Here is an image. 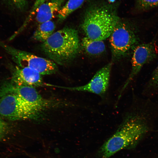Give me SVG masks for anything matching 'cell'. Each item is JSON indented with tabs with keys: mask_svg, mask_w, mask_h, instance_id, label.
Instances as JSON below:
<instances>
[{
	"mask_svg": "<svg viewBox=\"0 0 158 158\" xmlns=\"http://www.w3.org/2000/svg\"><path fill=\"white\" fill-rule=\"evenodd\" d=\"M47 0H36L32 9L29 15L27 20H30L33 15H35V12L39 7L42 4L47 1Z\"/></svg>",
	"mask_w": 158,
	"mask_h": 158,
	"instance_id": "d6986e66",
	"label": "cell"
},
{
	"mask_svg": "<svg viewBox=\"0 0 158 158\" xmlns=\"http://www.w3.org/2000/svg\"><path fill=\"white\" fill-rule=\"evenodd\" d=\"M40 112L19 97L11 81L4 83L0 88V116L3 118L11 121L34 119Z\"/></svg>",
	"mask_w": 158,
	"mask_h": 158,
	"instance_id": "277c9868",
	"label": "cell"
},
{
	"mask_svg": "<svg viewBox=\"0 0 158 158\" xmlns=\"http://www.w3.org/2000/svg\"><path fill=\"white\" fill-rule=\"evenodd\" d=\"M144 119L139 115L128 117L99 148L98 158H109L122 150L131 147L148 130Z\"/></svg>",
	"mask_w": 158,
	"mask_h": 158,
	"instance_id": "7a4b0ae2",
	"label": "cell"
},
{
	"mask_svg": "<svg viewBox=\"0 0 158 158\" xmlns=\"http://www.w3.org/2000/svg\"><path fill=\"white\" fill-rule=\"evenodd\" d=\"M85 0H68L59 11L57 16L58 21L61 23L72 13L79 8Z\"/></svg>",
	"mask_w": 158,
	"mask_h": 158,
	"instance_id": "5bb4252c",
	"label": "cell"
},
{
	"mask_svg": "<svg viewBox=\"0 0 158 158\" xmlns=\"http://www.w3.org/2000/svg\"><path fill=\"white\" fill-rule=\"evenodd\" d=\"M55 28L54 23L51 20L39 24L33 34V38L43 43L54 32Z\"/></svg>",
	"mask_w": 158,
	"mask_h": 158,
	"instance_id": "7c38bea8",
	"label": "cell"
},
{
	"mask_svg": "<svg viewBox=\"0 0 158 158\" xmlns=\"http://www.w3.org/2000/svg\"><path fill=\"white\" fill-rule=\"evenodd\" d=\"M138 6L142 10H147L158 6V0H137Z\"/></svg>",
	"mask_w": 158,
	"mask_h": 158,
	"instance_id": "2e32d148",
	"label": "cell"
},
{
	"mask_svg": "<svg viewBox=\"0 0 158 158\" xmlns=\"http://www.w3.org/2000/svg\"><path fill=\"white\" fill-rule=\"evenodd\" d=\"M81 45L87 53L92 55L100 54L105 50L103 41L92 40L86 37L83 38Z\"/></svg>",
	"mask_w": 158,
	"mask_h": 158,
	"instance_id": "4fadbf2b",
	"label": "cell"
},
{
	"mask_svg": "<svg viewBox=\"0 0 158 158\" xmlns=\"http://www.w3.org/2000/svg\"><path fill=\"white\" fill-rule=\"evenodd\" d=\"M11 81L18 85L33 87L43 85L42 75L36 71L28 67L13 66Z\"/></svg>",
	"mask_w": 158,
	"mask_h": 158,
	"instance_id": "30bf717a",
	"label": "cell"
},
{
	"mask_svg": "<svg viewBox=\"0 0 158 158\" xmlns=\"http://www.w3.org/2000/svg\"><path fill=\"white\" fill-rule=\"evenodd\" d=\"M16 8L21 11L26 10L28 7V0H9Z\"/></svg>",
	"mask_w": 158,
	"mask_h": 158,
	"instance_id": "ac0fdd59",
	"label": "cell"
},
{
	"mask_svg": "<svg viewBox=\"0 0 158 158\" xmlns=\"http://www.w3.org/2000/svg\"><path fill=\"white\" fill-rule=\"evenodd\" d=\"M34 158H35V157Z\"/></svg>",
	"mask_w": 158,
	"mask_h": 158,
	"instance_id": "44dd1931",
	"label": "cell"
},
{
	"mask_svg": "<svg viewBox=\"0 0 158 158\" xmlns=\"http://www.w3.org/2000/svg\"><path fill=\"white\" fill-rule=\"evenodd\" d=\"M14 84L18 95L26 104L34 109L40 111L50 107L53 104L52 102L50 100L42 97L34 87Z\"/></svg>",
	"mask_w": 158,
	"mask_h": 158,
	"instance_id": "9c48e42d",
	"label": "cell"
},
{
	"mask_svg": "<svg viewBox=\"0 0 158 158\" xmlns=\"http://www.w3.org/2000/svg\"><path fill=\"white\" fill-rule=\"evenodd\" d=\"M0 46L11 56L13 61L19 67L29 68L41 75H51L57 71L56 63L51 60L16 49L0 40Z\"/></svg>",
	"mask_w": 158,
	"mask_h": 158,
	"instance_id": "8992f818",
	"label": "cell"
},
{
	"mask_svg": "<svg viewBox=\"0 0 158 158\" xmlns=\"http://www.w3.org/2000/svg\"><path fill=\"white\" fill-rule=\"evenodd\" d=\"M113 4L94 2L86 7L81 25L85 37L102 41L109 37L120 20L117 6Z\"/></svg>",
	"mask_w": 158,
	"mask_h": 158,
	"instance_id": "6da1fadb",
	"label": "cell"
},
{
	"mask_svg": "<svg viewBox=\"0 0 158 158\" xmlns=\"http://www.w3.org/2000/svg\"><path fill=\"white\" fill-rule=\"evenodd\" d=\"M147 88L151 90L158 89V65L154 71L147 83Z\"/></svg>",
	"mask_w": 158,
	"mask_h": 158,
	"instance_id": "9a60e30c",
	"label": "cell"
},
{
	"mask_svg": "<svg viewBox=\"0 0 158 158\" xmlns=\"http://www.w3.org/2000/svg\"><path fill=\"white\" fill-rule=\"evenodd\" d=\"M66 0H50L42 4L35 14L36 21L39 24L51 20L56 16L57 17Z\"/></svg>",
	"mask_w": 158,
	"mask_h": 158,
	"instance_id": "8fae6325",
	"label": "cell"
},
{
	"mask_svg": "<svg viewBox=\"0 0 158 158\" xmlns=\"http://www.w3.org/2000/svg\"><path fill=\"white\" fill-rule=\"evenodd\" d=\"M153 42L138 44L133 50L130 74L122 88L118 97L131 81L139 72L143 66L155 58L157 53Z\"/></svg>",
	"mask_w": 158,
	"mask_h": 158,
	"instance_id": "52a82bcc",
	"label": "cell"
},
{
	"mask_svg": "<svg viewBox=\"0 0 158 158\" xmlns=\"http://www.w3.org/2000/svg\"><path fill=\"white\" fill-rule=\"evenodd\" d=\"M136 32L130 24L120 20L119 21L109 37L114 60L118 59L126 55L139 44Z\"/></svg>",
	"mask_w": 158,
	"mask_h": 158,
	"instance_id": "5b68a950",
	"label": "cell"
},
{
	"mask_svg": "<svg viewBox=\"0 0 158 158\" xmlns=\"http://www.w3.org/2000/svg\"><path fill=\"white\" fill-rule=\"evenodd\" d=\"M80 44L75 29L65 27L54 32L41 45L42 50L56 63L63 64L77 55Z\"/></svg>",
	"mask_w": 158,
	"mask_h": 158,
	"instance_id": "3957f363",
	"label": "cell"
},
{
	"mask_svg": "<svg viewBox=\"0 0 158 158\" xmlns=\"http://www.w3.org/2000/svg\"><path fill=\"white\" fill-rule=\"evenodd\" d=\"M115 1V0H108L109 2L111 4L114 3Z\"/></svg>",
	"mask_w": 158,
	"mask_h": 158,
	"instance_id": "ffe728a7",
	"label": "cell"
},
{
	"mask_svg": "<svg viewBox=\"0 0 158 158\" xmlns=\"http://www.w3.org/2000/svg\"><path fill=\"white\" fill-rule=\"evenodd\" d=\"M112 63L110 62L99 70L86 84L73 87H65L70 90L87 92L100 96L106 92L109 84Z\"/></svg>",
	"mask_w": 158,
	"mask_h": 158,
	"instance_id": "ba28073f",
	"label": "cell"
},
{
	"mask_svg": "<svg viewBox=\"0 0 158 158\" xmlns=\"http://www.w3.org/2000/svg\"><path fill=\"white\" fill-rule=\"evenodd\" d=\"M8 123L0 116V141L6 136L9 130Z\"/></svg>",
	"mask_w": 158,
	"mask_h": 158,
	"instance_id": "e0dca14e",
	"label": "cell"
}]
</instances>
